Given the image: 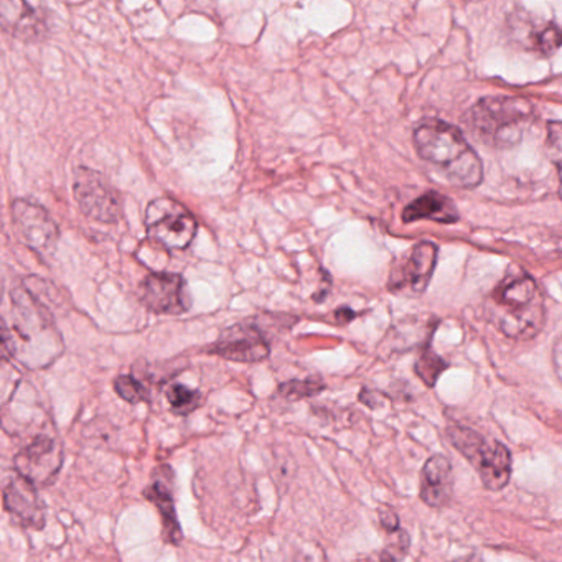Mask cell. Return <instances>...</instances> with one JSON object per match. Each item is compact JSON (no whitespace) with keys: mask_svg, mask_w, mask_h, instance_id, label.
Segmentation results:
<instances>
[{"mask_svg":"<svg viewBox=\"0 0 562 562\" xmlns=\"http://www.w3.org/2000/svg\"><path fill=\"white\" fill-rule=\"evenodd\" d=\"M414 144L420 159L452 186L475 189L482 182V162L457 127L442 121H426L414 131Z\"/></svg>","mask_w":562,"mask_h":562,"instance_id":"obj_1","label":"cell"},{"mask_svg":"<svg viewBox=\"0 0 562 562\" xmlns=\"http://www.w3.org/2000/svg\"><path fill=\"white\" fill-rule=\"evenodd\" d=\"M485 311L493 325L515 340L535 338L544 327V295L529 276L503 279L486 299Z\"/></svg>","mask_w":562,"mask_h":562,"instance_id":"obj_2","label":"cell"},{"mask_svg":"<svg viewBox=\"0 0 562 562\" xmlns=\"http://www.w3.org/2000/svg\"><path fill=\"white\" fill-rule=\"evenodd\" d=\"M535 116V108L521 98L490 97L480 100L469 113L467 126L488 147L508 149L521 140Z\"/></svg>","mask_w":562,"mask_h":562,"instance_id":"obj_3","label":"cell"},{"mask_svg":"<svg viewBox=\"0 0 562 562\" xmlns=\"http://www.w3.org/2000/svg\"><path fill=\"white\" fill-rule=\"evenodd\" d=\"M450 440L479 472L483 485L490 490H502L512 476V456L499 442H486L479 434L465 427H450Z\"/></svg>","mask_w":562,"mask_h":562,"instance_id":"obj_4","label":"cell"},{"mask_svg":"<svg viewBox=\"0 0 562 562\" xmlns=\"http://www.w3.org/2000/svg\"><path fill=\"white\" fill-rule=\"evenodd\" d=\"M146 232L169 251H186L199 232V223L173 199H157L146 210Z\"/></svg>","mask_w":562,"mask_h":562,"instance_id":"obj_5","label":"cell"},{"mask_svg":"<svg viewBox=\"0 0 562 562\" xmlns=\"http://www.w3.org/2000/svg\"><path fill=\"white\" fill-rule=\"evenodd\" d=\"M75 199L83 215L100 223L120 222V196L97 170L81 167L75 173Z\"/></svg>","mask_w":562,"mask_h":562,"instance_id":"obj_6","label":"cell"},{"mask_svg":"<svg viewBox=\"0 0 562 562\" xmlns=\"http://www.w3.org/2000/svg\"><path fill=\"white\" fill-rule=\"evenodd\" d=\"M64 459L61 443L52 437L41 436L18 453L14 467L18 475L38 488L55 482L64 465Z\"/></svg>","mask_w":562,"mask_h":562,"instance_id":"obj_7","label":"cell"},{"mask_svg":"<svg viewBox=\"0 0 562 562\" xmlns=\"http://www.w3.org/2000/svg\"><path fill=\"white\" fill-rule=\"evenodd\" d=\"M12 222L22 241L37 252L55 249L60 232L47 210L37 203L19 199L12 203Z\"/></svg>","mask_w":562,"mask_h":562,"instance_id":"obj_8","label":"cell"},{"mask_svg":"<svg viewBox=\"0 0 562 562\" xmlns=\"http://www.w3.org/2000/svg\"><path fill=\"white\" fill-rule=\"evenodd\" d=\"M437 262V246L432 243H419L409 255L391 272V292L404 295H420L429 285Z\"/></svg>","mask_w":562,"mask_h":562,"instance_id":"obj_9","label":"cell"},{"mask_svg":"<svg viewBox=\"0 0 562 562\" xmlns=\"http://www.w3.org/2000/svg\"><path fill=\"white\" fill-rule=\"evenodd\" d=\"M140 299L154 314L180 315L190 308L187 282L182 276L169 272L147 276L140 284Z\"/></svg>","mask_w":562,"mask_h":562,"instance_id":"obj_10","label":"cell"},{"mask_svg":"<svg viewBox=\"0 0 562 562\" xmlns=\"http://www.w3.org/2000/svg\"><path fill=\"white\" fill-rule=\"evenodd\" d=\"M210 351L225 360L258 363L269 357V345L255 324H236L220 335Z\"/></svg>","mask_w":562,"mask_h":562,"instance_id":"obj_11","label":"cell"},{"mask_svg":"<svg viewBox=\"0 0 562 562\" xmlns=\"http://www.w3.org/2000/svg\"><path fill=\"white\" fill-rule=\"evenodd\" d=\"M5 509L24 528L41 529L45 525V509L37 495V486L21 475L12 479L4 488Z\"/></svg>","mask_w":562,"mask_h":562,"instance_id":"obj_12","label":"cell"},{"mask_svg":"<svg viewBox=\"0 0 562 562\" xmlns=\"http://www.w3.org/2000/svg\"><path fill=\"white\" fill-rule=\"evenodd\" d=\"M0 19L4 31L22 41H37L45 31L44 15H41V11L18 0L0 2Z\"/></svg>","mask_w":562,"mask_h":562,"instance_id":"obj_13","label":"cell"},{"mask_svg":"<svg viewBox=\"0 0 562 562\" xmlns=\"http://www.w3.org/2000/svg\"><path fill=\"white\" fill-rule=\"evenodd\" d=\"M452 465L442 456L427 460L420 475V498L432 508H440L452 496Z\"/></svg>","mask_w":562,"mask_h":562,"instance_id":"obj_14","label":"cell"},{"mask_svg":"<svg viewBox=\"0 0 562 562\" xmlns=\"http://www.w3.org/2000/svg\"><path fill=\"white\" fill-rule=\"evenodd\" d=\"M419 220H430V222L450 225V223L459 222V213L447 196L429 192L414 200L404 209V223L419 222Z\"/></svg>","mask_w":562,"mask_h":562,"instance_id":"obj_15","label":"cell"},{"mask_svg":"<svg viewBox=\"0 0 562 562\" xmlns=\"http://www.w3.org/2000/svg\"><path fill=\"white\" fill-rule=\"evenodd\" d=\"M144 496L149 498L159 509L167 541L179 544L182 541V528H180L179 518H177L176 505H173L170 490L164 485L162 480H156L153 486L144 492Z\"/></svg>","mask_w":562,"mask_h":562,"instance_id":"obj_16","label":"cell"},{"mask_svg":"<svg viewBox=\"0 0 562 562\" xmlns=\"http://www.w3.org/2000/svg\"><path fill=\"white\" fill-rule=\"evenodd\" d=\"M522 44L535 54L552 57L562 47V29L552 22H541V24L535 22L526 29Z\"/></svg>","mask_w":562,"mask_h":562,"instance_id":"obj_17","label":"cell"},{"mask_svg":"<svg viewBox=\"0 0 562 562\" xmlns=\"http://www.w3.org/2000/svg\"><path fill=\"white\" fill-rule=\"evenodd\" d=\"M166 394L170 407L179 416H187V414L193 413L200 406L199 391L190 390V387L183 386V384H170L167 387Z\"/></svg>","mask_w":562,"mask_h":562,"instance_id":"obj_18","label":"cell"},{"mask_svg":"<svg viewBox=\"0 0 562 562\" xmlns=\"http://www.w3.org/2000/svg\"><path fill=\"white\" fill-rule=\"evenodd\" d=\"M325 390L324 381L321 378H307V380H292L279 386V394L285 400L297 401L304 397H312Z\"/></svg>","mask_w":562,"mask_h":562,"instance_id":"obj_19","label":"cell"},{"mask_svg":"<svg viewBox=\"0 0 562 562\" xmlns=\"http://www.w3.org/2000/svg\"><path fill=\"white\" fill-rule=\"evenodd\" d=\"M446 368V361L437 357L430 347H427L426 350L423 351L416 364L417 374H419L424 383L429 384V386L436 384L437 378H439V374L442 373Z\"/></svg>","mask_w":562,"mask_h":562,"instance_id":"obj_20","label":"cell"},{"mask_svg":"<svg viewBox=\"0 0 562 562\" xmlns=\"http://www.w3.org/2000/svg\"><path fill=\"white\" fill-rule=\"evenodd\" d=\"M114 390L123 397L124 401L131 404L143 403V401L149 400V393H147L146 386L130 374H123L114 381Z\"/></svg>","mask_w":562,"mask_h":562,"instance_id":"obj_21","label":"cell"},{"mask_svg":"<svg viewBox=\"0 0 562 562\" xmlns=\"http://www.w3.org/2000/svg\"><path fill=\"white\" fill-rule=\"evenodd\" d=\"M393 538L387 542L386 548L381 551V561L383 562H397L407 554L409 551V536L406 531L397 529L396 532H391Z\"/></svg>","mask_w":562,"mask_h":562,"instance_id":"obj_22","label":"cell"},{"mask_svg":"<svg viewBox=\"0 0 562 562\" xmlns=\"http://www.w3.org/2000/svg\"><path fill=\"white\" fill-rule=\"evenodd\" d=\"M548 146L549 154H551V156L554 157L555 162L559 164V179H561L562 186V124H552L551 133H549Z\"/></svg>","mask_w":562,"mask_h":562,"instance_id":"obj_23","label":"cell"},{"mask_svg":"<svg viewBox=\"0 0 562 562\" xmlns=\"http://www.w3.org/2000/svg\"><path fill=\"white\" fill-rule=\"evenodd\" d=\"M552 364H554L555 374L562 383V338H559L552 348Z\"/></svg>","mask_w":562,"mask_h":562,"instance_id":"obj_24","label":"cell"},{"mask_svg":"<svg viewBox=\"0 0 562 562\" xmlns=\"http://www.w3.org/2000/svg\"><path fill=\"white\" fill-rule=\"evenodd\" d=\"M380 519L381 525H383L390 532L396 531L397 526H400V522H397V516L394 515L391 509H381Z\"/></svg>","mask_w":562,"mask_h":562,"instance_id":"obj_25","label":"cell"},{"mask_svg":"<svg viewBox=\"0 0 562 562\" xmlns=\"http://www.w3.org/2000/svg\"><path fill=\"white\" fill-rule=\"evenodd\" d=\"M335 317L340 324H347V322L353 321L355 312H351L350 308H340V311L335 312Z\"/></svg>","mask_w":562,"mask_h":562,"instance_id":"obj_26","label":"cell"},{"mask_svg":"<svg viewBox=\"0 0 562 562\" xmlns=\"http://www.w3.org/2000/svg\"><path fill=\"white\" fill-rule=\"evenodd\" d=\"M452 562H483L482 559L476 555H465V558L453 559Z\"/></svg>","mask_w":562,"mask_h":562,"instance_id":"obj_27","label":"cell"}]
</instances>
